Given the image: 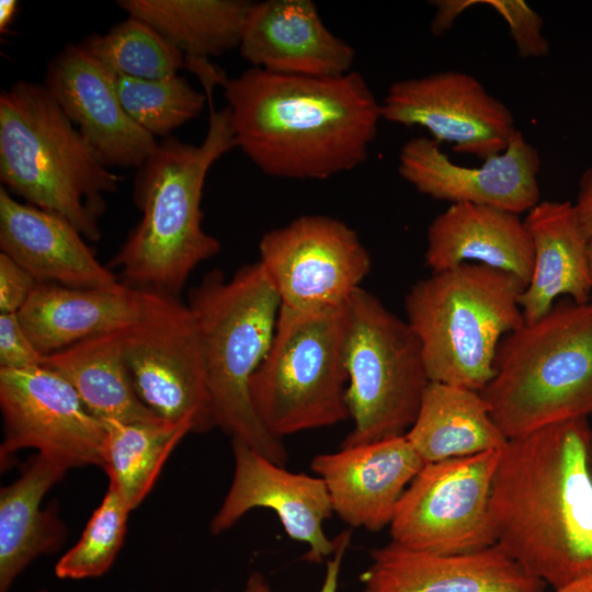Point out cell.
I'll use <instances>...</instances> for the list:
<instances>
[{"instance_id":"obj_1","label":"cell","mask_w":592,"mask_h":592,"mask_svg":"<svg viewBox=\"0 0 592 592\" xmlns=\"http://www.w3.org/2000/svg\"><path fill=\"white\" fill-rule=\"evenodd\" d=\"M589 418L508 440L492 481L497 544L555 589L592 577Z\"/></svg>"},{"instance_id":"obj_2","label":"cell","mask_w":592,"mask_h":592,"mask_svg":"<svg viewBox=\"0 0 592 592\" xmlns=\"http://www.w3.org/2000/svg\"><path fill=\"white\" fill-rule=\"evenodd\" d=\"M223 87L237 147L274 178L326 180L357 168L383 119L354 70L308 77L250 67Z\"/></svg>"},{"instance_id":"obj_3","label":"cell","mask_w":592,"mask_h":592,"mask_svg":"<svg viewBox=\"0 0 592 592\" xmlns=\"http://www.w3.org/2000/svg\"><path fill=\"white\" fill-rule=\"evenodd\" d=\"M237 148L229 109L212 111L200 144L162 138L138 168L133 200L141 218L109 267L127 287L180 297L191 273L220 250L202 228L201 201L213 164Z\"/></svg>"},{"instance_id":"obj_4","label":"cell","mask_w":592,"mask_h":592,"mask_svg":"<svg viewBox=\"0 0 592 592\" xmlns=\"http://www.w3.org/2000/svg\"><path fill=\"white\" fill-rule=\"evenodd\" d=\"M0 180L96 242L105 196L123 177L100 161L43 83L18 81L0 94Z\"/></svg>"},{"instance_id":"obj_5","label":"cell","mask_w":592,"mask_h":592,"mask_svg":"<svg viewBox=\"0 0 592 592\" xmlns=\"http://www.w3.org/2000/svg\"><path fill=\"white\" fill-rule=\"evenodd\" d=\"M187 306L198 330L215 428L273 463L285 466L288 452L258 417L250 382L266 356L281 301L257 261L231 277L219 270L190 288Z\"/></svg>"},{"instance_id":"obj_6","label":"cell","mask_w":592,"mask_h":592,"mask_svg":"<svg viewBox=\"0 0 592 592\" xmlns=\"http://www.w3.org/2000/svg\"><path fill=\"white\" fill-rule=\"evenodd\" d=\"M508 440L592 415V304L558 300L508 333L480 391Z\"/></svg>"},{"instance_id":"obj_7","label":"cell","mask_w":592,"mask_h":592,"mask_svg":"<svg viewBox=\"0 0 592 592\" xmlns=\"http://www.w3.org/2000/svg\"><path fill=\"white\" fill-rule=\"evenodd\" d=\"M515 275L466 263L417 282L405 299L430 382L481 391L494 375L502 339L525 321Z\"/></svg>"},{"instance_id":"obj_8","label":"cell","mask_w":592,"mask_h":592,"mask_svg":"<svg viewBox=\"0 0 592 592\" xmlns=\"http://www.w3.org/2000/svg\"><path fill=\"white\" fill-rule=\"evenodd\" d=\"M344 332L345 304L320 311L280 307L271 348L250 382L255 412L274 436L350 418Z\"/></svg>"},{"instance_id":"obj_9","label":"cell","mask_w":592,"mask_h":592,"mask_svg":"<svg viewBox=\"0 0 592 592\" xmlns=\"http://www.w3.org/2000/svg\"><path fill=\"white\" fill-rule=\"evenodd\" d=\"M346 406L353 429L341 447L405 435L430 383L420 341L369 292L345 303Z\"/></svg>"},{"instance_id":"obj_10","label":"cell","mask_w":592,"mask_h":592,"mask_svg":"<svg viewBox=\"0 0 592 592\" xmlns=\"http://www.w3.org/2000/svg\"><path fill=\"white\" fill-rule=\"evenodd\" d=\"M125 329L124 356L141 402L159 418H193L196 432L215 428L195 319L180 297L144 292Z\"/></svg>"},{"instance_id":"obj_11","label":"cell","mask_w":592,"mask_h":592,"mask_svg":"<svg viewBox=\"0 0 592 592\" xmlns=\"http://www.w3.org/2000/svg\"><path fill=\"white\" fill-rule=\"evenodd\" d=\"M500 455L498 449L425 464L397 503L391 540L444 555L497 544L489 503Z\"/></svg>"},{"instance_id":"obj_12","label":"cell","mask_w":592,"mask_h":592,"mask_svg":"<svg viewBox=\"0 0 592 592\" xmlns=\"http://www.w3.org/2000/svg\"><path fill=\"white\" fill-rule=\"evenodd\" d=\"M281 307L320 311L345 304L371 270V257L354 229L325 215H303L265 232L259 260Z\"/></svg>"},{"instance_id":"obj_13","label":"cell","mask_w":592,"mask_h":592,"mask_svg":"<svg viewBox=\"0 0 592 592\" xmlns=\"http://www.w3.org/2000/svg\"><path fill=\"white\" fill-rule=\"evenodd\" d=\"M0 408L2 465L18 451L34 448L70 469L102 466L104 424L53 369L44 365L0 368Z\"/></svg>"},{"instance_id":"obj_14","label":"cell","mask_w":592,"mask_h":592,"mask_svg":"<svg viewBox=\"0 0 592 592\" xmlns=\"http://www.w3.org/2000/svg\"><path fill=\"white\" fill-rule=\"evenodd\" d=\"M380 110L383 119L423 127L434 140L482 161L503 152L517 129L502 101L474 76L455 70L394 82Z\"/></svg>"},{"instance_id":"obj_15","label":"cell","mask_w":592,"mask_h":592,"mask_svg":"<svg viewBox=\"0 0 592 592\" xmlns=\"http://www.w3.org/2000/svg\"><path fill=\"white\" fill-rule=\"evenodd\" d=\"M540 158L521 130L506 149L479 167L454 162L433 138L419 136L405 143L398 172L418 192L452 204L487 205L515 214L527 213L538 202Z\"/></svg>"},{"instance_id":"obj_16","label":"cell","mask_w":592,"mask_h":592,"mask_svg":"<svg viewBox=\"0 0 592 592\" xmlns=\"http://www.w3.org/2000/svg\"><path fill=\"white\" fill-rule=\"evenodd\" d=\"M234 476L218 511L209 523L213 535L232 527L249 511L263 508L274 511L287 536L308 545L305 559L320 562L337 548L323 522L333 512L323 480L293 473L232 440Z\"/></svg>"},{"instance_id":"obj_17","label":"cell","mask_w":592,"mask_h":592,"mask_svg":"<svg viewBox=\"0 0 592 592\" xmlns=\"http://www.w3.org/2000/svg\"><path fill=\"white\" fill-rule=\"evenodd\" d=\"M43 84L107 168L138 169L156 138L123 109L110 73L79 44H68L47 66Z\"/></svg>"},{"instance_id":"obj_18","label":"cell","mask_w":592,"mask_h":592,"mask_svg":"<svg viewBox=\"0 0 592 592\" xmlns=\"http://www.w3.org/2000/svg\"><path fill=\"white\" fill-rule=\"evenodd\" d=\"M424 465L400 435L318 454L310 468L344 523L377 532L390 524L400 497Z\"/></svg>"},{"instance_id":"obj_19","label":"cell","mask_w":592,"mask_h":592,"mask_svg":"<svg viewBox=\"0 0 592 592\" xmlns=\"http://www.w3.org/2000/svg\"><path fill=\"white\" fill-rule=\"evenodd\" d=\"M364 592H546L498 544L462 554H431L395 542L371 550Z\"/></svg>"},{"instance_id":"obj_20","label":"cell","mask_w":592,"mask_h":592,"mask_svg":"<svg viewBox=\"0 0 592 592\" xmlns=\"http://www.w3.org/2000/svg\"><path fill=\"white\" fill-rule=\"evenodd\" d=\"M238 48L253 68L308 77L348 73L356 56L353 46L325 25L309 0L253 2Z\"/></svg>"},{"instance_id":"obj_21","label":"cell","mask_w":592,"mask_h":592,"mask_svg":"<svg viewBox=\"0 0 592 592\" xmlns=\"http://www.w3.org/2000/svg\"><path fill=\"white\" fill-rule=\"evenodd\" d=\"M0 249L37 283L104 291L126 287L96 259L84 237L67 219L20 203L3 186L0 190Z\"/></svg>"},{"instance_id":"obj_22","label":"cell","mask_w":592,"mask_h":592,"mask_svg":"<svg viewBox=\"0 0 592 592\" xmlns=\"http://www.w3.org/2000/svg\"><path fill=\"white\" fill-rule=\"evenodd\" d=\"M424 257L432 272L466 263L482 264L513 274L527 285L534 248L519 214L459 203L451 204L429 225Z\"/></svg>"},{"instance_id":"obj_23","label":"cell","mask_w":592,"mask_h":592,"mask_svg":"<svg viewBox=\"0 0 592 592\" xmlns=\"http://www.w3.org/2000/svg\"><path fill=\"white\" fill-rule=\"evenodd\" d=\"M524 223L534 248L532 276L520 298L525 323L546 315L560 297L588 304L592 297L589 241L566 201H539Z\"/></svg>"},{"instance_id":"obj_24","label":"cell","mask_w":592,"mask_h":592,"mask_svg":"<svg viewBox=\"0 0 592 592\" xmlns=\"http://www.w3.org/2000/svg\"><path fill=\"white\" fill-rule=\"evenodd\" d=\"M143 293L38 283L18 312L35 348L49 355L94 335L125 329L139 316Z\"/></svg>"},{"instance_id":"obj_25","label":"cell","mask_w":592,"mask_h":592,"mask_svg":"<svg viewBox=\"0 0 592 592\" xmlns=\"http://www.w3.org/2000/svg\"><path fill=\"white\" fill-rule=\"evenodd\" d=\"M70 468L37 453L22 474L0 490V592H9L37 557L59 550L67 528L57 506L42 508L45 494Z\"/></svg>"},{"instance_id":"obj_26","label":"cell","mask_w":592,"mask_h":592,"mask_svg":"<svg viewBox=\"0 0 592 592\" xmlns=\"http://www.w3.org/2000/svg\"><path fill=\"white\" fill-rule=\"evenodd\" d=\"M405 435L425 464L502 449L508 442L480 391L439 382L428 384Z\"/></svg>"},{"instance_id":"obj_27","label":"cell","mask_w":592,"mask_h":592,"mask_svg":"<svg viewBox=\"0 0 592 592\" xmlns=\"http://www.w3.org/2000/svg\"><path fill=\"white\" fill-rule=\"evenodd\" d=\"M125 329L94 335L46 355L43 365L61 375L102 422L163 420L135 391L124 356Z\"/></svg>"},{"instance_id":"obj_28","label":"cell","mask_w":592,"mask_h":592,"mask_svg":"<svg viewBox=\"0 0 592 592\" xmlns=\"http://www.w3.org/2000/svg\"><path fill=\"white\" fill-rule=\"evenodd\" d=\"M128 15L140 19L189 59H208L238 48L252 1L119 0Z\"/></svg>"},{"instance_id":"obj_29","label":"cell","mask_w":592,"mask_h":592,"mask_svg":"<svg viewBox=\"0 0 592 592\" xmlns=\"http://www.w3.org/2000/svg\"><path fill=\"white\" fill-rule=\"evenodd\" d=\"M105 439L102 466L114 488L128 504L136 509L151 491L162 466L179 442L190 432H196L191 417L180 421L126 423L102 422Z\"/></svg>"},{"instance_id":"obj_30","label":"cell","mask_w":592,"mask_h":592,"mask_svg":"<svg viewBox=\"0 0 592 592\" xmlns=\"http://www.w3.org/2000/svg\"><path fill=\"white\" fill-rule=\"evenodd\" d=\"M79 45L115 77L161 79L178 75L185 56L140 19L128 15Z\"/></svg>"},{"instance_id":"obj_31","label":"cell","mask_w":592,"mask_h":592,"mask_svg":"<svg viewBox=\"0 0 592 592\" xmlns=\"http://www.w3.org/2000/svg\"><path fill=\"white\" fill-rule=\"evenodd\" d=\"M115 90L128 116L155 138L171 136L197 117L206 102V95L179 73L161 79L115 77Z\"/></svg>"},{"instance_id":"obj_32","label":"cell","mask_w":592,"mask_h":592,"mask_svg":"<svg viewBox=\"0 0 592 592\" xmlns=\"http://www.w3.org/2000/svg\"><path fill=\"white\" fill-rule=\"evenodd\" d=\"M130 511L123 497L109 486L79 540L56 563V577L79 580L107 572L123 546Z\"/></svg>"},{"instance_id":"obj_33","label":"cell","mask_w":592,"mask_h":592,"mask_svg":"<svg viewBox=\"0 0 592 592\" xmlns=\"http://www.w3.org/2000/svg\"><path fill=\"white\" fill-rule=\"evenodd\" d=\"M508 23L517 55L522 58H539L548 55L549 43L543 35V20L525 1L486 0Z\"/></svg>"},{"instance_id":"obj_34","label":"cell","mask_w":592,"mask_h":592,"mask_svg":"<svg viewBox=\"0 0 592 592\" xmlns=\"http://www.w3.org/2000/svg\"><path fill=\"white\" fill-rule=\"evenodd\" d=\"M45 358L29 338L18 314H0V368L41 366Z\"/></svg>"},{"instance_id":"obj_35","label":"cell","mask_w":592,"mask_h":592,"mask_svg":"<svg viewBox=\"0 0 592 592\" xmlns=\"http://www.w3.org/2000/svg\"><path fill=\"white\" fill-rule=\"evenodd\" d=\"M37 284L25 269L0 252V314H18Z\"/></svg>"},{"instance_id":"obj_36","label":"cell","mask_w":592,"mask_h":592,"mask_svg":"<svg viewBox=\"0 0 592 592\" xmlns=\"http://www.w3.org/2000/svg\"><path fill=\"white\" fill-rule=\"evenodd\" d=\"M335 539L337 548L332 559L327 561L326 576L319 592H337L342 559L351 542V531L341 532ZM244 592H271V589L261 573L253 572L246 583Z\"/></svg>"},{"instance_id":"obj_37","label":"cell","mask_w":592,"mask_h":592,"mask_svg":"<svg viewBox=\"0 0 592 592\" xmlns=\"http://www.w3.org/2000/svg\"><path fill=\"white\" fill-rule=\"evenodd\" d=\"M578 224L589 242L592 241V168L587 169L579 181L573 204Z\"/></svg>"},{"instance_id":"obj_38","label":"cell","mask_w":592,"mask_h":592,"mask_svg":"<svg viewBox=\"0 0 592 592\" xmlns=\"http://www.w3.org/2000/svg\"><path fill=\"white\" fill-rule=\"evenodd\" d=\"M18 1L1 0L0 2V32H7L15 19L18 12Z\"/></svg>"},{"instance_id":"obj_39","label":"cell","mask_w":592,"mask_h":592,"mask_svg":"<svg viewBox=\"0 0 592 592\" xmlns=\"http://www.w3.org/2000/svg\"><path fill=\"white\" fill-rule=\"evenodd\" d=\"M554 592H592V577L555 589Z\"/></svg>"},{"instance_id":"obj_40","label":"cell","mask_w":592,"mask_h":592,"mask_svg":"<svg viewBox=\"0 0 592 592\" xmlns=\"http://www.w3.org/2000/svg\"><path fill=\"white\" fill-rule=\"evenodd\" d=\"M589 456H590V463L592 468V433H591V440H590V446H589Z\"/></svg>"},{"instance_id":"obj_41","label":"cell","mask_w":592,"mask_h":592,"mask_svg":"<svg viewBox=\"0 0 592 592\" xmlns=\"http://www.w3.org/2000/svg\"><path fill=\"white\" fill-rule=\"evenodd\" d=\"M589 258H590V263H591V267H592V241L589 242Z\"/></svg>"},{"instance_id":"obj_42","label":"cell","mask_w":592,"mask_h":592,"mask_svg":"<svg viewBox=\"0 0 592 592\" xmlns=\"http://www.w3.org/2000/svg\"><path fill=\"white\" fill-rule=\"evenodd\" d=\"M37 592H49V591H47V590H39V591H37Z\"/></svg>"},{"instance_id":"obj_43","label":"cell","mask_w":592,"mask_h":592,"mask_svg":"<svg viewBox=\"0 0 592 592\" xmlns=\"http://www.w3.org/2000/svg\"><path fill=\"white\" fill-rule=\"evenodd\" d=\"M590 303L592 304V297H591V300H590Z\"/></svg>"}]
</instances>
